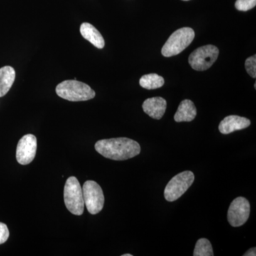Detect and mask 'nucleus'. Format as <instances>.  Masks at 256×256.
I'll return each instance as SVG.
<instances>
[{
	"label": "nucleus",
	"instance_id": "f257e3e1",
	"mask_svg": "<svg viewBox=\"0 0 256 256\" xmlns=\"http://www.w3.org/2000/svg\"><path fill=\"white\" fill-rule=\"evenodd\" d=\"M95 149L104 158L117 161L131 159L141 151L139 143L127 138L101 140L96 143Z\"/></svg>",
	"mask_w": 256,
	"mask_h": 256
},
{
	"label": "nucleus",
	"instance_id": "f03ea898",
	"mask_svg": "<svg viewBox=\"0 0 256 256\" xmlns=\"http://www.w3.org/2000/svg\"><path fill=\"white\" fill-rule=\"evenodd\" d=\"M56 92L62 98L73 102L89 100L96 96L92 88L77 80H64L56 88Z\"/></svg>",
	"mask_w": 256,
	"mask_h": 256
},
{
	"label": "nucleus",
	"instance_id": "7ed1b4c3",
	"mask_svg": "<svg viewBox=\"0 0 256 256\" xmlns=\"http://www.w3.org/2000/svg\"><path fill=\"white\" fill-rule=\"evenodd\" d=\"M64 198L66 206L70 213L76 216L82 214L85 206L82 190L75 176H70L66 182Z\"/></svg>",
	"mask_w": 256,
	"mask_h": 256
},
{
	"label": "nucleus",
	"instance_id": "20e7f679",
	"mask_svg": "<svg viewBox=\"0 0 256 256\" xmlns=\"http://www.w3.org/2000/svg\"><path fill=\"white\" fill-rule=\"evenodd\" d=\"M194 37V31L192 28H184L176 30L164 44L162 48V54L165 57L178 54L191 44Z\"/></svg>",
	"mask_w": 256,
	"mask_h": 256
},
{
	"label": "nucleus",
	"instance_id": "39448f33",
	"mask_svg": "<svg viewBox=\"0 0 256 256\" xmlns=\"http://www.w3.org/2000/svg\"><path fill=\"white\" fill-rule=\"evenodd\" d=\"M194 181V174L191 171H184L172 178L165 188L164 195L168 202H174L182 196Z\"/></svg>",
	"mask_w": 256,
	"mask_h": 256
},
{
	"label": "nucleus",
	"instance_id": "423d86ee",
	"mask_svg": "<svg viewBox=\"0 0 256 256\" xmlns=\"http://www.w3.org/2000/svg\"><path fill=\"white\" fill-rule=\"evenodd\" d=\"M84 204L88 212L92 214H97L104 206L105 197L100 185L96 182L89 181L84 183L82 188Z\"/></svg>",
	"mask_w": 256,
	"mask_h": 256
},
{
	"label": "nucleus",
	"instance_id": "0eeeda50",
	"mask_svg": "<svg viewBox=\"0 0 256 256\" xmlns=\"http://www.w3.org/2000/svg\"><path fill=\"white\" fill-rule=\"evenodd\" d=\"M220 50L213 45H206L194 50L188 58L192 68L196 70H205L210 68L218 58Z\"/></svg>",
	"mask_w": 256,
	"mask_h": 256
},
{
	"label": "nucleus",
	"instance_id": "6e6552de",
	"mask_svg": "<svg viewBox=\"0 0 256 256\" xmlns=\"http://www.w3.org/2000/svg\"><path fill=\"white\" fill-rule=\"evenodd\" d=\"M250 210V204L246 198L242 196L235 198L229 206L228 223L234 227L242 226L248 220Z\"/></svg>",
	"mask_w": 256,
	"mask_h": 256
},
{
	"label": "nucleus",
	"instance_id": "1a4fd4ad",
	"mask_svg": "<svg viewBox=\"0 0 256 256\" xmlns=\"http://www.w3.org/2000/svg\"><path fill=\"white\" fill-rule=\"evenodd\" d=\"M36 138L34 134L23 136L18 141L16 146V158L20 164H30L36 156Z\"/></svg>",
	"mask_w": 256,
	"mask_h": 256
},
{
	"label": "nucleus",
	"instance_id": "9d476101",
	"mask_svg": "<svg viewBox=\"0 0 256 256\" xmlns=\"http://www.w3.org/2000/svg\"><path fill=\"white\" fill-rule=\"evenodd\" d=\"M250 120L238 116H229L220 122L218 130L224 134H230L235 131L240 130L249 127Z\"/></svg>",
	"mask_w": 256,
	"mask_h": 256
},
{
	"label": "nucleus",
	"instance_id": "9b49d317",
	"mask_svg": "<svg viewBox=\"0 0 256 256\" xmlns=\"http://www.w3.org/2000/svg\"><path fill=\"white\" fill-rule=\"evenodd\" d=\"M144 112L150 117L156 120L161 119L166 108V101L161 97L148 98L142 104Z\"/></svg>",
	"mask_w": 256,
	"mask_h": 256
},
{
	"label": "nucleus",
	"instance_id": "f8f14e48",
	"mask_svg": "<svg viewBox=\"0 0 256 256\" xmlns=\"http://www.w3.org/2000/svg\"><path fill=\"white\" fill-rule=\"evenodd\" d=\"M82 36L98 48L105 46V40L98 30L90 24L84 22L80 25Z\"/></svg>",
	"mask_w": 256,
	"mask_h": 256
},
{
	"label": "nucleus",
	"instance_id": "ddd939ff",
	"mask_svg": "<svg viewBox=\"0 0 256 256\" xmlns=\"http://www.w3.org/2000/svg\"><path fill=\"white\" fill-rule=\"evenodd\" d=\"M197 111L194 104L190 100L182 101L174 114V120L178 122H191L196 118Z\"/></svg>",
	"mask_w": 256,
	"mask_h": 256
},
{
	"label": "nucleus",
	"instance_id": "4468645a",
	"mask_svg": "<svg viewBox=\"0 0 256 256\" xmlns=\"http://www.w3.org/2000/svg\"><path fill=\"white\" fill-rule=\"evenodd\" d=\"M16 72L12 66H6L0 68V98L9 92L14 84Z\"/></svg>",
	"mask_w": 256,
	"mask_h": 256
},
{
	"label": "nucleus",
	"instance_id": "2eb2a0df",
	"mask_svg": "<svg viewBox=\"0 0 256 256\" xmlns=\"http://www.w3.org/2000/svg\"><path fill=\"white\" fill-rule=\"evenodd\" d=\"M164 84V78L156 74H146L142 76L140 79V85L143 88L148 89V90L159 88L162 86Z\"/></svg>",
	"mask_w": 256,
	"mask_h": 256
},
{
	"label": "nucleus",
	"instance_id": "dca6fc26",
	"mask_svg": "<svg viewBox=\"0 0 256 256\" xmlns=\"http://www.w3.org/2000/svg\"><path fill=\"white\" fill-rule=\"evenodd\" d=\"M194 256H213V248L210 240L206 238H200L195 246Z\"/></svg>",
	"mask_w": 256,
	"mask_h": 256
},
{
	"label": "nucleus",
	"instance_id": "f3484780",
	"mask_svg": "<svg viewBox=\"0 0 256 256\" xmlns=\"http://www.w3.org/2000/svg\"><path fill=\"white\" fill-rule=\"evenodd\" d=\"M256 0H236L235 6L239 11L247 12L255 8Z\"/></svg>",
	"mask_w": 256,
	"mask_h": 256
},
{
	"label": "nucleus",
	"instance_id": "a211bd4d",
	"mask_svg": "<svg viewBox=\"0 0 256 256\" xmlns=\"http://www.w3.org/2000/svg\"><path fill=\"white\" fill-rule=\"evenodd\" d=\"M246 69L247 73L255 78L256 77V56L249 57L246 60L245 63Z\"/></svg>",
	"mask_w": 256,
	"mask_h": 256
},
{
	"label": "nucleus",
	"instance_id": "6ab92c4d",
	"mask_svg": "<svg viewBox=\"0 0 256 256\" xmlns=\"http://www.w3.org/2000/svg\"><path fill=\"white\" fill-rule=\"evenodd\" d=\"M9 229L6 224L0 222V244H4L9 238Z\"/></svg>",
	"mask_w": 256,
	"mask_h": 256
},
{
	"label": "nucleus",
	"instance_id": "aec40b11",
	"mask_svg": "<svg viewBox=\"0 0 256 256\" xmlns=\"http://www.w3.org/2000/svg\"><path fill=\"white\" fill-rule=\"evenodd\" d=\"M244 256H256V248L255 247L252 248L250 250H248L246 252L244 255Z\"/></svg>",
	"mask_w": 256,
	"mask_h": 256
},
{
	"label": "nucleus",
	"instance_id": "412c9836",
	"mask_svg": "<svg viewBox=\"0 0 256 256\" xmlns=\"http://www.w3.org/2000/svg\"><path fill=\"white\" fill-rule=\"evenodd\" d=\"M122 256H132V255H131V254H124Z\"/></svg>",
	"mask_w": 256,
	"mask_h": 256
},
{
	"label": "nucleus",
	"instance_id": "4be33fe9",
	"mask_svg": "<svg viewBox=\"0 0 256 256\" xmlns=\"http://www.w3.org/2000/svg\"><path fill=\"white\" fill-rule=\"evenodd\" d=\"M183 1H188V0H183Z\"/></svg>",
	"mask_w": 256,
	"mask_h": 256
}]
</instances>
